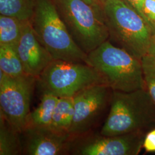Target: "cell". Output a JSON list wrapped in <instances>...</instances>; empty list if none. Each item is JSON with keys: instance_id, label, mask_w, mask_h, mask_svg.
Masks as SVG:
<instances>
[{"instance_id": "6da1fadb", "label": "cell", "mask_w": 155, "mask_h": 155, "mask_svg": "<svg viewBox=\"0 0 155 155\" xmlns=\"http://www.w3.org/2000/svg\"><path fill=\"white\" fill-rule=\"evenodd\" d=\"M110 104L101 134H146L155 129V104L145 88L130 92L113 91Z\"/></svg>"}, {"instance_id": "7a4b0ae2", "label": "cell", "mask_w": 155, "mask_h": 155, "mask_svg": "<svg viewBox=\"0 0 155 155\" xmlns=\"http://www.w3.org/2000/svg\"><path fill=\"white\" fill-rule=\"evenodd\" d=\"M103 11L109 40L141 60L148 54L155 30L124 0H107Z\"/></svg>"}, {"instance_id": "3957f363", "label": "cell", "mask_w": 155, "mask_h": 155, "mask_svg": "<svg viewBox=\"0 0 155 155\" xmlns=\"http://www.w3.org/2000/svg\"><path fill=\"white\" fill-rule=\"evenodd\" d=\"M87 64L100 72L113 91L145 88L141 61L109 40L89 52Z\"/></svg>"}, {"instance_id": "277c9868", "label": "cell", "mask_w": 155, "mask_h": 155, "mask_svg": "<svg viewBox=\"0 0 155 155\" xmlns=\"http://www.w3.org/2000/svg\"><path fill=\"white\" fill-rule=\"evenodd\" d=\"M31 22L38 39L54 60L87 64V54L74 40L54 0H36Z\"/></svg>"}, {"instance_id": "5b68a950", "label": "cell", "mask_w": 155, "mask_h": 155, "mask_svg": "<svg viewBox=\"0 0 155 155\" xmlns=\"http://www.w3.org/2000/svg\"><path fill=\"white\" fill-rule=\"evenodd\" d=\"M57 11L78 47L88 54L109 38L103 9L84 0H54Z\"/></svg>"}, {"instance_id": "8992f818", "label": "cell", "mask_w": 155, "mask_h": 155, "mask_svg": "<svg viewBox=\"0 0 155 155\" xmlns=\"http://www.w3.org/2000/svg\"><path fill=\"white\" fill-rule=\"evenodd\" d=\"M106 84L94 67L86 63L53 60L41 74L37 84L42 93L72 97L88 87Z\"/></svg>"}, {"instance_id": "52a82bcc", "label": "cell", "mask_w": 155, "mask_h": 155, "mask_svg": "<svg viewBox=\"0 0 155 155\" xmlns=\"http://www.w3.org/2000/svg\"><path fill=\"white\" fill-rule=\"evenodd\" d=\"M37 79L27 74L11 77L0 71V115L20 133L26 127Z\"/></svg>"}, {"instance_id": "ba28073f", "label": "cell", "mask_w": 155, "mask_h": 155, "mask_svg": "<svg viewBox=\"0 0 155 155\" xmlns=\"http://www.w3.org/2000/svg\"><path fill=\"white\" fill-rule=\"evenodd\" d=\"M145 136L142 133L104 136L93 131L72 137L70 155H139Z\"/></svg>"}, {"instance_id": "9c48e42d", "label": "cell", "mask_w": 155, "mask_h": 155, "mask_svg": "<svg viewBox=\"0 0 155 155\" xmlns=\"http://www.w3.org/2000/svg\"><path fill=\"white\" fill-rule=\"evenodd\" d=\"M111 89L106 84H95L75 95L74 114L69 133L75 137L94 131L108 102H110Z\"/></svg>"}, {"instance_id": "30bf717a", "label": "cell", "mask_w": 155, "mask_h": 155, "mask_svg": "<svg viewBox=\"0 0 155 155\" xmlns=\"http://www.w3.org/2000/svg\"><path fill=\"white\" fill-rule=\"evenodd\" d=\"M22 155H70V134L51 126L27 127L21 134Z\"/></svg>"}, {"instance_id": "8fae6325", "label": "cell", "mask_w": 155, "mask_h": 155, "mask_svg": "<svg viewBox=\"0 0 155 155\" xmlns=\"http://www.w3.org/2000/svg\"><path fill=\"white\" fill-rule=\"evenodd\" d=\"M15 48L25 73L37 79L54 60L38 39L31 20L24 21L22 33Z\"/></svg>"}, {"instance_id": "7c38bea8", "label": "cell", "mask_w": 155, "mask_h": 155, "mask_svg": "<svg viewBox=\"0 0 155 155\" xmlns=\"http://www.w3.org/2000/svg\"><path fill=\"white\" fill-rule=\"evenodd\" d=\"M21 134L0 115V155H22Z\"/></svg>"}, {"instance_id": "4fadbf2b", "label": "cell", "mask_w": 155, "mask_h": 155, "mask_svg": "<svg viewBox=\"0 0 155 155\" xmlns=\"http://www.w3.org/2000/svg\"><path fill=\"white\" fill-rule=\"evenodd\" d=\"M58 98L53 94L43 93L39 105L28 115L26 127L51 126Z\"/></svg>"}, {"instance_id": "5bb4252c", "label": "cell", "mask_w": 155, "mask_h": 155, "mask_svg": "<svg viewBox=\"0 0 155 155\" xmlns=\"http://www.w3.org/2000/svg\"><path fill=\"white\" fill-rule=\"evenodd\" d=\"M74 114L73 97H60L56 105L51 126L57 130L69 133Z\"/></svg>"}, {"instance_id": "9a60e30c", "label": "cell", "mask_w": 155, "mask_h": 155, "mask_svg": "<svg viewBox=\"0 0 155 155\" xmlns=\"http://www.w3.org/2000/svg\"><path fill=\"white\" fill-rule=\"evenodd\" d=\"M0 71L11 77L25 75L15 46L0 45Z\"/></svg>"}, {"instance_id": "2e32d148", "label": "cell", "mask_w": 155, "mask_h": 155, "mask_svg": "<svg viewBox=\"0 0 155 155\" xmlns=\"http://www.w3.org/2000/svg\"><path fill=\"white\" fill-rule=\"evenodd\" d=\"M36 0H0V14L15 17L21 20H31Z\"/></svg>"}, {"instance_id": "e0dca14e", "label": "cell", "mask_w": 155, "mask_h": 155, "mask_svg": "<svg viewBox=\"0 0 155 155\" xmlns=\"http://www.w3.org/2000/svg\"><path fill=\"white\" fill-rule=\"evenodd\" d=\"M24 21L0 15V45L16 46L22 33Z\"/></svg>"}, {"instance_id": "ac0fdd59", "label": "cell", "mask_w": 155, "mask_h": 155, "mask_svg": "<svg viewBox=\"0 0 155 155\" xmlns=\"http://www.w3.org/2000/svg\"><path fill=\"white\" fill-rule=\"evenodd\" d=\"M145 89L155 104V58L149 54L141 59Z\"/></svg>"}, {"instance_id": "d6986e66", "label": "cell", "mask_w": 155, "mask_h": 155, "mask_svg": "<svg viewBox=\"0 0 155 155\" xmlns=\"http://www.w3.org/2000/svg\"><path fill=\"white\" fill-rule=\"evenodd\" d=\"M143 12L148 21L155 29V0H145Z\"/></svg>"}, {"instance_id": "ffe728a7", "label": "cell", "mask_w": 155, "mask_h": 155, "mask_svg": "<svg viewBox=\"0 0 155 155\" xmlns=\"http://www.w3.org/2000/svg\"><path fill=\"white\" fill-rule=\"evenodd\" d=\"M143 148L147 153L155 152V128L147 133L144 137Z\"/></svg>"}, {"instance_id": "44dd1931", "label": "cell", "mask_w": 155, "mask_h": 155, "mask_svg": "<svg viewBox=\"0 0 155 155\" xmlns=\"http://www.w3.org/2000/svg\"><path fill=\"white\" fill-rule=\"evenodd\" d=\"M125 1L132 8H133L137 12L139 15L146 21V22H147L155 31L154 27L150 24V22L148 21V20L144 15V12H143V5H144L145 0H125Z\"/></svg>"}, {"instance_id": "7402d4cb", "label": "cell", "mask_w": 155, "mask_h": 155, "mask_svg": "<svg viewBox=\"0 0 155 155\" xmlns=\"http://www.w3.org/2000/svg\"><path fill=\"white\" fill-rule=\"evenodd\" d=\"M148 54L155 58V33L151 40L150 47L148 51Z\"/></svg>"}, {"instance_id": "603a6c76", "label": "cell", "mask_w": 155, "mask_h": 155, "mask_svg": "<svg viewBox=\"0 0 155 155\" xmlns=\"http://www.w3.org/2000/svg\"><path fill=\"white\" fill-rule=\"evenodd\" d=\"M84 1L88 2L90 4H91V5L94 6L98 9H103V6L101 4L98 0H84Z\"/></svg>"}, {"instance_id": "cb8c5ba5", "label": "cell", "mask_w": 155, "mask_h": 155, "mask_svg": "<svg viewBox=\"0 0 155 155\" xmlns=\"http://www.w3.org/2000/svg\"><path fill=\"white\" fill-rule=\"evenodd\" d=\"M99 1H100V3H101V4L102 5V6H103L104 5V4L107 1V0H98ZM125 1V0H124Z\"/></svg>"}]
</instances>
